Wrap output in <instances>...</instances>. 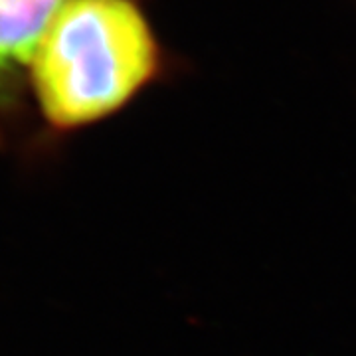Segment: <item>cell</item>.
I'll return each mask as SVG.
<instances>
[{
    "mask_svg": "<svg viewBox=\"0 0 356 356\" xmlns=\"http://www.w3.org/2000/svg\"><path fill=\"white\" fill-rule=\"evenodd\" d=\"M161 46L133 0H67L30 64L51 127H88L123 109L159 76Z\"/></svg>",
    "mask_w": 356,
    "mask_h": 356,
    "instance_id": "1",
    "label": "cell"
},
{
    "mask_svg": "<svg viewBox=\"0 0 356 356\" xmlns=\"http://www.w3.org/2000/svg\"><path fill=\"white\" fill-rule=\"evenodd\" d=\"M67 0H0V99L22 67L32 64L54 18Z\"/></svg>",
    "mask_w": 356,
    "mask_h": 356,
    "instance_id": "2",
    "label": "cell"
}]
</instances>
